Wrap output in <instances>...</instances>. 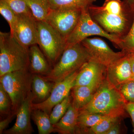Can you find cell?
I'll return each mask as SVG.
<instances>
[{
	"label": "cell",
	"mask_w": 134,
	"mask_h": 134,
	"mask_svg": "<svg viewBox=\"0 0 134 134\" xmlns=\"http://www.w3.org/2000/svg\"><path fill=\"white\" fill-rule=\"evenodd\" d=\"M92 19L105 31L121 39L126 36L133 22L134 12L122 0H105L101 6L92 5L89 8Z\"/></svg>",
	"instance_id": "6da1fadb"
},
{
	"label": "cell",
	"mask_w": 134,
	"mask_h": 134,
	"mask_svg": "<svg viewBox=\"0 0 134 134\" xmlns=\"http://www.w3.org/2000/svg\"><path fill=\"white\" fill-rule=\"evenodd\" d=\"M127 104L119 90L111 85L105 78L90 102L79 111L124 118L127 115Z\"/></svg>",
	"instance_id": "7a4b0ae2"
},
{
	"label": "cell",
	"mask_w": 134,
	"mask_h": 134,
	"mask_svg": "<svg viewBox=\"0 0 134 134\" xmlns=\"http://www.w3.org/2000/svg\"><path fill=\"white\" fill-rule=\"evenodd\" d=\"M29 48L20 44L10 32H0V77L9 72L29 69Z\"/></svg>",
	"instance_id": "3957f363"
},
{
	"label": "cell",
	"mask_w": 134,
	"mask_h": 134,
	"mask_svg": "<svg viewBox=\"0 0 134 134\" xmlns=\"http://www.w3.org/2000/svg\"><path fill=\"white\" fill-rule=\"evenodd\" d=\"M90 59V54L81 43L68 45L50 72L43 76L55 83L79 70Z\"/></svg>",
	"instance_id": "277c9868"
},
{
	"label": "cell",
	"mask_w": 134,
	"mask_h": 134,
	"mask_svg": "<svg viewBox=\"0 0 134 134\" xmlns=\"http://www.w3.org/2000/svg\"><path fill=\"white\" fill-rule=\"evenodd\" d=\"M32 74L29 69L9 72L0 77V83L9 96L16 112L31 92Z\"/></svg>",
	"instance_id": "5b68a950"
},
{
	"label": "cell",
	"mask_w": 134,
	"mask_h": 134,
	"mask_svg": "<svg viewBox=\"0 0 134 134\" xmlns=\"http://www.w3.org/2000/svg\"><path fill=\"white\" fill-rule=\"evenodd\" d=\"M37 44L54 66L67 47L66 40L45 21H37Z\"/></svg>",
	"instance_id": "8992f818"
},
{
	"label": "cell",
	"mask_w": 134,
	"mask_h": 134,
	"mask_svg": "<svg viewBox=\"0 0 134 134\" xmlns=\"http://www.w3.org/2000/svg\"><path fill=\"white\" fill-rule=\"evenodd\" d=\"M88 9L82 11L77 25L66 39L67 46L80 43L90 36H97L107 39L115 47L121 50V40L117 36L108 33L101 28L92 19Z\"/></svg>",
	"instance_id": "52a82bcc"
},
{
	"label": "cell",
	"mask_w": 134,
	"mask_h": 134,
	"mask_svg": "<svg viewBox=\"0 0 134 134\" xmlns=\"http://www.w3.org/2000/svg\"><path fill=\"white\" fill-rule=\"evenodd\" d=\"M87 50L91 60L99 63L107 67L113 62L126 55L123 50L116 52L105 41L99 37L87 38L81 42Z\"/></svg>",
	"instance_id": "ba28073f"
},
{
	"label": "cell",
	"mask_w": 134,
	"mask_h": 134,
	"mask_svg": "<svg viewBox=\"0 0 134 134\" xmlns=\"http://www.w3.org/2000/svg\"><path fill=\"white\" fill-rule=\"evenodd\" d=\"M12 36L26 48L37 44V21L32 13L18 14Z\"/></svg>",
	"instance_id": "9c48e42d"
},
{
	"label": "cell",
	"mask_w": 134,
	"mask_h": 134,
	"mask_svg": "<svg viewBox=\"0 0 134 134\" xmlns=\"http://www.w3.org/2000/svg\"><path fill=\"white\" fill-rule=\"evenodd\" d=\"M78 71L79 70L62 81L55 83L49 97L46 100L40 103H32V110L39 109L50 115L53 107L69 96L70 92L75 86Z\"/></svg>",
	"instance_id": "30bf717a"
},
{
	"label": "cell",
	"mask_w": 134,
	"mask_h": 134,
	"mask_svg": "<svg viewBox=\"0 0 134 134\" xmlns=\"http://www.w3.org/2000/svg\"><path fill=\"white\" fill-rule=\"evenodd\" d=\"M82 11L51 9L45 21L66 39L77 24Z\"/></svg>",
	"instance_id": "8fae6325"
},
{
	"label": "cell",
	"mask_w": 134,
	"mask_h": 134,
	"mask_svg": "<svg viewBox=\"0 0 134 134\" xmlns=\"http://www.w3.org/2000/svg\"><path fill=\"white\" fill-rule=\"evenodd\" d=\"M106 69L103 64L90 60L78 71L75 86H99L106 78Z\"/></svg>",
	"instance_id": "7c38bea8"
},
{
	"label": "cell",
	"mask_w": 134,
	"mask_h": 134,
	"mask_svg": "<svg viewBox=\"0 0 134 134\" xmlns=\"http://www.w3.org/2000/svg\"><path fill=\"white\" fill-rule=\"evenodd\" d=\"M35 97L32 92L21 104L16 113V120L14 126L3 132L5 134H31L34 132L31 122L32 104Z\"/></svg>",
	"instance_id": "4fadbf2b"
},
{
	"label": "cell",
	"mask_w": 134,
	"mask_h": 134,
	"mask_svg": "<svg viewBox=\"0 0 134 134\" xmlns=\"http://www.w3.org/2000/svg\"><path fill=\"white\" fill-rule=\"evenodd\" d=\"M133 75L127 53L107 67L106 79L118 90L123 84L131 80Z\"/></svg>",
	"instance_id": "5bb4252c"
},
{
	"label": "cell",
	"mask_w": 134,
	"mask_h": 134,
	"mask_svg": "<svg viewBox=\"0 0 134 134\" xmlns=\"http://www.w3.org/2000/svg\"><path fill=\"white\" fill-rule=\"evenodd\" d=\"M29 69L32 74L46 75L52 67L46 56L37 44L29 48Z\"/></svg>",
	"instance_id": "9a60e30c"
},
{
	"label": "cell",
	"mask_w": 134,
	"mask_h": 134,
	"mask_svg": "<svg viewBox=\"0 0 134 134\" xmlns=\"http://www.w3.org/2000/svg\"><path fill=\"white\" fill-rule=\"evenodd\" d=\"M79 110L71 104L65 115L53 125L55 133L60 134H76Z\"/></svg>",
	"instance_id": "2e32d148"
},
{
	"label": "cell",
	"mask_w": 134,
	"mask_h": 134,
	"mask_svg": "<svg viewBox=\"0 0 134 134\" xmlns=\"http://www.w3.org/2000/svg\"><path fill=\"white\" fill-rule=\"evenodd\" d=\"M99 86L76 85L72 88V104L80 110L92 100Z\"/></svg>",
	"instance_id": "e0dca14e"
},
{
	"label": "cell",
	"mask_w": 134,
	"mask_h": 134,
	"mask_svg": "<svg viewBox=\"0 0 134 134\" xmlns=\"http://www.w3.org/2000/svg\"><path fill=\"white\" fill-rule=\"evenodd\" d=\"M55 83L46 79L41 75L32 74L31 90L35 98L41 102L49 97Z\"/></svg>",
	"instance_id": "ac0fdd59"
},
{
	"label": "cell",
	"mask_w": 134,
	"mask_h": 134,
	"mask_svg": "<svg viewBox=\"0 0 134 134\" xmlns=\"http://www.w3.org/2000/svg\"><path fill=\"white\" fill-rule=\"evenodd\" d=\"M96 0H48L52 9L77 10L88 9Z\"/></svg>",
	"instance_id": "d6986e66"
},
{
	"label": "cell",
	"mask_w": 134,
	"mask_h": 134,
	"mask_svg": "<svg viewBox=\"0 0 134 134\" xmlns=\"http://www.w3.org/2000/svg\"><path fill=\"white\" fill-rule=\"evenodd\" d=\"M106 116L79 111L76 134H87L90 129L96 126Z\"/></svg>",
	"instance_id": "ffe728a7"
},
{
	"label": "cell",
	"mask_w": 134,
	"mask_h": 134,
	"mask_svg": "<svg viewBox=\"0 0 134 134\" xmlns=\"http://www.w3.org/2000/svg\"><path fill=\"white\" fill-rule=\"evenodd\" d=\"M31 118L38 130L39 134H50L55 133L53 125L51 123L49 114L42 110H32Z\"/></svg>",
	"instance_id": "44dd1931"
},
{
	"label": "cell",
	"mask_w": 134,
	"mask_h": 134,
	"mask_svg": "<svg viewBox=\"0 0 134 134\" xmlns=\"http://www.w3.org/2000/svg\"><path fill=\"white\" fill-rule=\"evenodd\" d=\"M29 4L37 21H45L51 10L48 0H29Z\"/></svg>",
	"instance_id": "7402d4cb"
},
{
	"label": "cell",
	"mask_w": 134,
	"mask_h": 134,
	"mask_svg": "<svg viewBox=\"0 0 134 134\" xmlns=\"http://www.w3.org/2000/svg\"><path fill=\"white\" fill-rule=\"evenodd\" d=\"M72 102V96L69 95L53 107L49 115L50 121L53 125L56 124L65 115Z\"/></svg>",
	"instance_id": "603a6c76"
},
{
	"label": "cell",
	"mask_w": 134,
	"mask_h": 134,
	"mask_svg": "<svg viewBox=\"0 0 134 134\" xmlns=\"http://www.w3.org/2000/svg\"><path fill=\"white\" fill-rule=\"evenodd\" d=\"M0 14L8 23L10 29V32L12 33L17 20V14L5 0H0Z\"/></svg>",
	"instance_id": "cb8c5ba5"
},
{
	"label": "cell",
	"mask_w": 134,
	"mask_h": 134,
	"mask_svg": "<svg viewBox=\"0 0 134 134\" xmlns=\"http://www.w3.org/2000/svg\"><path fill=\"white\" fill-rule=\"evenodd\" d=\"M121 117L106 116L96 126L89 130L87 134H106L115 121Z\"/></svg>",
	"instance_id": "d4e9b609"
},
{
	"label": "cell",
	"mask_w": 134,
	"mask_h": 134,
	"mask_svg": "<svg viewBox=\"0 0 134 134\" xmlns=\"http://www.w3.org/2000/svg\"><path fill=\"white\" fill-rule=\"evenodd\" d=\"M11 99L7 91L0 83V113L1 115H9L12 112Z\"/></svg>",
	"instance_id": "484cf974"
},
{
	"label": "cell",
	"mask_w": 134,
	"mask_h": 134,
	"mask_svg": "<svg viewBox=\"0 0 134 134\" xmlns=\"http://www.w3.org/2000/svg\"><path fill=\"white\" fill-rule=\"evenodd\" d=\"M17 14L32 13L29 7V0H5Z\"/></svg>",
	"instance_id": "4316f807"
},
{
	"label": "cell",
	"mask_w": 134,
	"mask_h": 134,
	"mask_svg": "<svg viewBox=\"0 0 134 134\" xmlns=\"http://www.w3.org/2000/svg\"><path fill=\"white\" fill-rule=\"evenodd\" d=\"M127 103H134V81H128L119 89Z\"/></svg>",
	"instance_id": "83f0119b"
},
{
	"label": "cell",
	"mask_w": 134,
	"mask_h": 134,
	"mask_svg": "<svg viewBox=\"0 0 134 134\" xmlns=\"http://www.w3.org/2000/svg\"><path fill=\"white\" fill-rule=\"evenodd\" d=\"M121 50L128 52L134 50V17L133 23L128 33L121 40Z\"/></svg>",
	"instance_id": "f1b7e54d"
},
{
	"label": "cell",
	"mask_w": 134,
	"mask_h": 134,
	"mask_svg": "<svg viewBox=\"0 0 134 134\" xmlns=\"http://www.w3.org/2000/svg\"><path fill=\"white\" fill-rule=\"evenodd\" d=\"M123 118H121L115 121L106 134H121L124 133V129L122 121Z\"/></svg>",
	"instance_id": "f546056e"
},
{
	"label": "cell",
	"mask_w": 134,
	"mask_h": 134,
	"mask_svg": "<svg viewBox=\"0 0 134 134\" xmlns=\"http://www.w3.org/2000/svg\"><path fill=\"white\" fill-rule=\"evenodd\" d=\"M15 115H16V112L13 111L11 113L8 115L6 119L0 121V134L3 133V132L12 121Z\"/></svg>",
	"instance_id": "4dcf8cb0"
},
{
	"label": "cell",
	"mask_w": 134,
	"mask_h": 134,
	"mask_svg": "<svg viewBox=\"0 0 134 134\" xmlns=\"http://www.w3.org/2000/svg\"><path fill=\"white\" fill-rule=\"evenodd\" d=\"M125 108L127 112L130 115L132 119L133 132L134 133V103H127Z\"/></svg>",
	"instance_id": "1f68e13d"
},
{
	"label": "cell",
	"mask_w": 134,
	"mask_h": 134,
	"mask_svg": "<svg viewBox=\"0 0 134 134\" xmlns=\"http://www.w3.org/2000/svg\"><path fill=\"white\" fill-rule=\"evenodd\" d=\"M127 55L133 75L134 74V50L127 52Z\"/></svg>",
	"instance_id": "d6a6232c"
},
{
	"label": "cell",
	"mask_w": 134,
	"mask_h": 134,
	"mask_svg": "<svg viewBox=\"0 0 134 134\" xmlns=\"http://www.w3.org/2000/svg\"><path fill=\"white\" fill-rule=\"evenodd\" d=\"M129 5L131 9L134 12V0H122Z\"/></svg>",
	"instance_id": "836d02e7"
},
{
	"label": "cell",
	"mask_w": 134,
	"mask_h": 134,
	"mask_svg": "<svg viewBox=\"0 0 134 134\" xmlns=\"http://www.w3.org/2000/svg\"><path fill=\"white\" fill-rule=\"evenodd\" d=\"M131 80H133V81H134V74L133 75V76H132Z\"/></svg>",
	"instance_id": "e575fe53"
}]
</instances>
